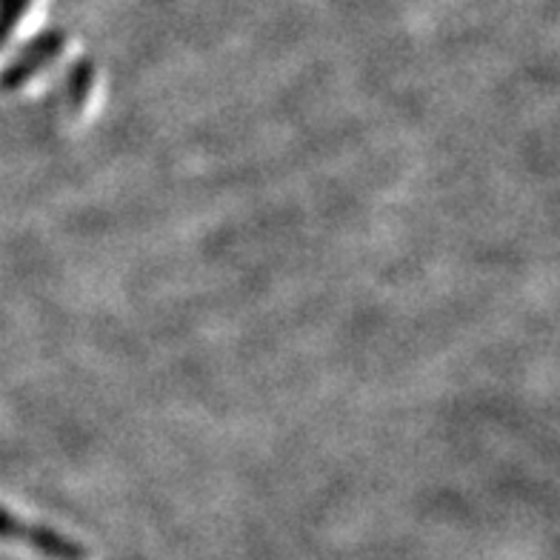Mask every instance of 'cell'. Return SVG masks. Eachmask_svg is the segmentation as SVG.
I'll list each match as a JSON object with an SVG mask.
<instances>
[{
	"label": "cell",
	"instance_id": "obj_1",
	"mask_svg": "<svg viewBox=\"0 0 560 560\" xmlns=\"http://www.w3.org/2000/svg\"><path fill=\"white\" fill-rule=\"evenodd\" d=\"M0 540H18V544L37 549L49 560H89L86 546L60 535L58 529L44 524H26L18 515L0 506Z\"/></svg>",
	"mask_w": 560,
	"mask_h": 560
},
{
	"label": "cell",
	"instance_id": "obj_2",
	"mask_svg": "<svg viewBox=\"0 0 560 560\" xmlns=\"http://www.w3.org/2000/svg\"><path fill=\"white\" fill-rule=\"evenodd\" d=\"M63 46H67V35L58 30L44 32V35H37L35 40H30V44L18 52V58L0 72V92H15L23 83H30L40 69L49 67L55 58H60Z\"/></svg>",
	"mask_w": 560,
	"mask_h": 560
},
{
	"label": "cell",
	"instance_id": "obj_3",
	"mask_svg": "<svg viewBox=\"0 0 560 560\" xmlns=\"http://www.w3.org/2000/svg\"><path fill=\"white\" fill-rule=\"evenodd\" d=\"M92 83H95V67H92V60H78V63L72 67V72H69V78H67L69 106H72L74 112L83 109Z\"/></svg>",
	"mask_w": 560,
	"mask_h": 560
},
{
	"label": "cell",
	"instance_id": "obj_4",
	"mask_svg": "<svg viewBox=\"0 0 560 560\" xmlns=\"http://www.w3.org/2000/svg\"><path fill=\"white\" fill-rule=\"evenodd\" d=\"M26 7H30V0H0V49L9 40V35L15 32Z\"/></svg>",
	"mask_w": 560,
	"mask_h": 560
}]
</instances>
